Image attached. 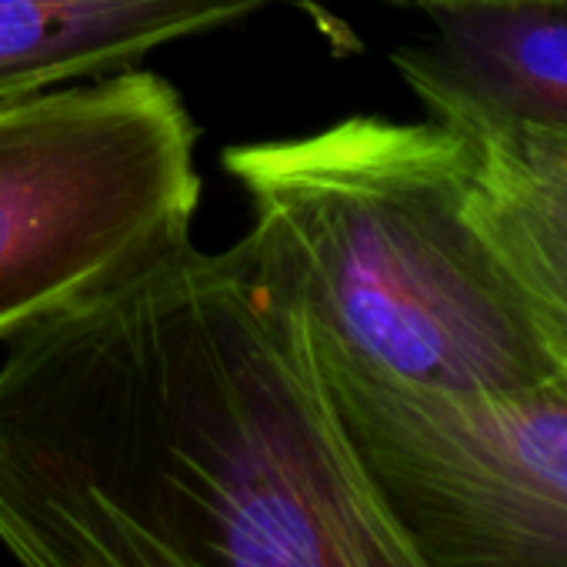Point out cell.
I'll list each match as a JSON object with an SVG mask.
<instances>
[{
	"label": "cell",
	"instance_id": "6da1fadb",
	"mask_svg": "<svg viewBox=\"0 0 567 567\" xmlns=\"http://www.w3.org/2000/svg\"><path fill=\"white\" fill-rule=\"evenodd\" d=\"M0 547L18 567H424L301 318L194 240L14 334Z\"/></svg>",
	"mask_w": 567,
	"mask_h": 567
},
{
	"label": "cell",
	"instance_id": "7a4b0ae2",
	"mask_svg": "<svg viewBox=\"0 0 567 567\" xmlns=\"http://www.w3.org/2000/svg\"><path fill=\"white\" fill-rule=\"evenodd\" d=\"M250 200L237 240L321 364L501 394L560 371L467 214V147L437 124L348 117L224 151Z\"/></svg>",
	"mask_w": 567,
	"mask_h": 567
},
{
	"label": "cell",
	"instance_id": "3957f363",
	"mask_svg": "<svg viewBox=\"0 0 567 567\" xmlns=\"http://www.w3.org/2000/svg\"><path fill=\"white\" fill-rule=\"evenodd\" d=\"M197 127L151 71L0 104V341L190 244Z\"/></svg>",
	"mask_w": 567,
	"mask_h": 567
},
{
	"label": "cell",
	"instance_id": "277c9868",
	"mask_svg": "<svg viewBox=\"0 0 567 567\" xmlns=\"http://www.w3.org/2000/svg\"><path fill=\"white\" fill-rule=\"evenodd\" d=\"M321 374L424 567H567V368L501 394Z\"/></svg>",
	"mask_w": 567,
	"mask_h": 567
},
{
	"label": "cell",
	"instance_id": "5b68a950",
	"mask_svg": "<svg viewBox=\"0 0 567 567\" xmlns=\"http://www.w3.org/2000/svg\"><path fill=\"white\" fill-rule=\"evenodd\" d=\"M434 34L394 51L431 117L567 134V0L427 11Z\"/></svg>",
	"mask_w": 567,
	"mask_h": 567
},
{
	"label": "cell",
	"instance_id": "8992f818",
	"mask_svg": "<svg viewBox=\"0 0 567 567\" xmlns=\"http://www.w3.org/2000/svg\"><path fill=\"white\" fill-rule=\"evenodd\" d=\"M467 147V214L520 308L567 368V134L431 117Z\"/></svg>",
	"mask_w": 567,
	"mask_h": 567
},
{
	"label": "cell",
	"instance_id": "52a82bcc",
	"mask_svg": "<svg viewBox=\"0 0 567 567\" xmlns=\"http://www.w3.org/2000/svg\"><path fill=\"white\" fill-rule=\"evenodd\" d=\"M280 0H0V104L121 71Z\"/></svg>",
	"mask_w": 567,
	"mask_h": 567
},
{
	"label": "cell",
	"instance_id": "ba28073f",
	"mask_svg": "<svg viewBox=\"0 0 567 567\" xmlns=\"http://www.w3.org/2000/svg\"><path fill=\"white\" fill-rule=\"evenodd\" d=\"M408 4L437 11V8H467V4H537V0H408Z\"/></svg>",
	"mask_w": 567,
	"mask_h": 567
},
{
	"label": "cell",
	"instance_id": "9c48e42d",
	"mask_svg": "<svg viewBox=\"0 0 567 567\" xmlns=\"http://www.w3.org/2000/svg\"><path fill=\"white\" fill-rule=\"evenodd\" d=\"M391 4H408V0H391Z\"/></svg>",
	"mask_w": 567,
	"mask_h": 567
}]
</instances>
